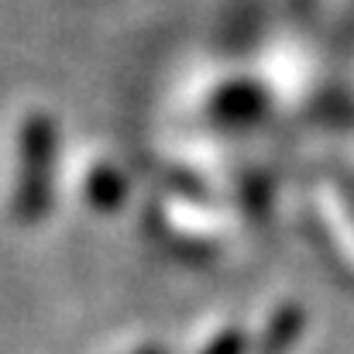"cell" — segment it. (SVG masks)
Listing matches in <instances>:
<instances>
[{
  "instance_id": "6da1fadb",
  "label": "cell",
  "mask_w": 354,
  "mask_h": 354,
  "mask_svg": "<svg viewBox=\"0 0 354 354\" xmlns=\"http://www.w3.org/2000/svg\"><path fill=\"white\" fill-rule=\"evenodd\" d=\"M24 162L28 169L21 172V189H17V214L21 221H35L45 207V169H48V151H52V138H48V124L45 120H31L24 127V141H21Z\"/></svg>"
}]
</instances>
